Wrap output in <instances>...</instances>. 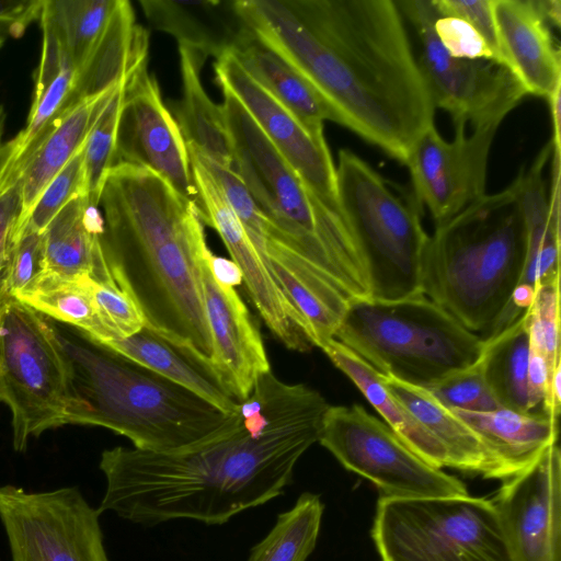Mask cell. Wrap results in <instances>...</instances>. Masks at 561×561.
Listing matches in <instances>:
<instances>
[{
    "label": "cell",
    "instance_id": "obj_1",
    "mask_svg": "<svg viewBox=\"0 0 561 561\" xmlns=\"http://www.w3.org/2000/svg\"><path fill=\"white\" fill-rule=\"evenodd\" d=\"M329 407L319 391L270 370L239 402L240 422L217 438L176 453L104 450L106 486L98 510L145 526L173 519L222 525L284 492L300 457L319 442Z\"/></svg>",
    "mask_w": 561,
    "mask_h": 561
},
{
    "label": "cell",
    "instance_id": "obj_2",
    "mask_svg": "<svg viewBox=\"0 0 561 561\" xmlns=\"http://www.w3.org/2000/svg\"><path fill=\"white\" fill-rule=\"evenodd\" d=\"M249 32L343 125L405 164L434 103L396 1L237 0Z\"/></svg>",
    "mask_w": 561,
    "mask_h": 561
},
{
    "label": "cell",
    "instance_id": "obj_3",
    "mask_svg": "<svg viewBox=\"0 0 561 561\" xmlns=\"http://www.w3.org/2000/svg\"><path fill=\"white\" fill-rule=\"evenodd\" d=\"M99 207L105 259L146 328L208 373L213 342L198 267L207 242L197 206L151 170L118 162Z\"/></svg>",
    "mask_w": 561,
    "mask_h": 561
},
{
    "label": "cell",
    "instance_id": "obj_4",
    "mask_svg": "<svg viewBox=\"0 0 561 561\" xmlns=\"http://www.w3.org/2000/svg\"><path fill=\"white\" fill-rule=\"evenodd\" d=\"M59 333L73 369L75 404L66 424L105 427L135 448L176 453L217 438L240 422L239 413H226L80 331Z\"/></svg>",
    "mask_w": 561,
    "mask_h": 561
},
{
    "label": "cell",
    "instance_id": "obj_5",
    "mask_svg": "<svg viewBox=\"0 0 561 561\" xmlns=\"http://www.w3.org/2000/svg\"><path fill=\"white\" fill-rule=\"evenodd\" d=\"M528 234L514 181L484 194L428 238L423 293L467 330L490 337L525 267Z\"/></svg>",
    "mask_w": 561,
    "mask_h": 561
},
{
    "label": "cell",
    "instance_id": "obj_6",
    "mask_svg": "<svg viewBox=\"0 0 561 561\" xmlns=\"http://www.w3.org/2000/svg\"><path fill=\"white\" fill-rule=\"evenodd\" d=\"M334 339L379 374L422 388L476 363L484 344L424 294L351 300Z\"/></svg>",
    "mask_w": 561,
    "mask_h": 561
},
{
    "label": "cell",
    "instance_id": "obj_7",
    "mask_svg": "<svg viewBox=\"0 0 561 561\" xmlns=\"http://www.w3.org/2000/svg\"><path fill=\"white\" fill-rule=\"evenodd\" d=\"M336 184L342 213L363 253L371 299L398 300L423 293L430 236L413 192L404 194L350 150L339 152Z\"/></svg>",
    "mask_w": 561,
    "mask_h": 561
},
{
    "label": "cell",
    "instance_id": "obj_8",
    "mask_svg": "<svg viewBox=\"0 0 561 561\" xmlns=\"http://www.w3.org/2000/svg\"><path fill=\"white\" fill-rule=\"evenodd\" d=\"M0 402L12 414L13 448L66 424L73 369L53 320L0 293Z\"/></svg>",
    "mask_w": 561,
    "mask_h": 561
},
{
    "label": "cell",
    "instance_id": "obj_9",
    "mask_svg": "<svg viewBox=\"0 0 561 561\" xmlns=\"http://www.w3.org/2000/svg\"><path fill=\"white\" fill-rule=\"evenodd\" d=\"M381 561H514L492 500L380 496L371 529Z\"/></svg>",
    "mask_w": 561,
    "mask_h": 561
},
{
    "label": "cell",
    "instance_id": "obj_10",
    "mask_svg": "<svg viewBox=\"0 0 561 561\" xmlns=\"http://www.w3.org/2000/svg\"><path fill=\"white\" fill-rule=\"evenodd\" d=\"M319 443L347 470L375 484L386 497L467 495L456 477L412 451L382 421L357 403L330 405Z\"/></svg>",
    "mask_w": 561,
    "mask_h": 561
},
{
    "label": "cell",
    "instance_id": "obj_11",
    "mask_svg": "<svg viewBox=\"0 0 561 561\" xmlns=\"http://www.w3.org/2000/svg\"><path fill=\"white\" fill-rule=\"evenodd\" d=\"M413 25L421 46L419 66L434 106L450 114L455 126L495 127L527 95L515 76L492 60L450 56L440 45L433 0L396 1Z\"/></svg>",
    "mask_w": 561,
    "mask_h": 561
},
{
    "label": "cell",
    "instance_id": "obj_12",
    "mask_svg": "<svg viewBox=\"0 0 561 561\" xmlns=\"http://www.w3.org/2000/svg\"><path fill=\"white\" fill-rule=\"evenodd\" d=\"M100 512L75 486H0V520L12 561H110Z\"/></svg>",
    "mask_w": 561,
    "mask_h": 561
},
{
    "label": "cell",
    "instance_id": "obj_13",
    "mask_svg": "<svg viewBox=\"0 0 561 561\" xmlns=\"http://www.w3.org/2000/svg\"><path fill=\"white\" fill-rule=\"evenodd\" d=\"M465 127L455 126L454 139L446 141L432 125L419 137L405 163L412 192L436 225L485 194L489 154L497 128H476L466 135Z\"/></svg>",
    "mask_w": 561,
    "mask_h": 561
},
{
    "label": "cell",
    "instance_id": "obj_14",
    "mask_svg": "<svg viewBox=\"0 0 561 561\" xmlns=\"http://www.w3.org/2000/svg\"><path fill=\"white\" fill-rule=\"evenodd\" d=\"M117 163L147 168L197 206L186 144L163 104L156 79L140 66L125 80L116 139Z\"/></svg>",
    "mask_w": 561,
    "mask_h": 561
},
{
    "label": "cell",
    "instance_id": "obj_15",
    "mask_svg": "<svg viewBox=\"0 0 561 561\" xmlns=\"http://www.w3.org/2000/svg\"><path fill=\"white\" fill-rule=\"evenodd\" d=\"M216 80L242 103L263 133L325 207L342 215L336 169L323 134L311 133L241 66L231 50L215 65Z\"/></svg>",
    "mask_w": 561,
    "mask_h": 561
},
{
    "label": "cell",
    "instance_id": "obj_16",
    "mask_svg": "<svg viewBox=\"0 0 561 561\" xmlns=\"http://www.w3.org/2000/svg\"><path fill=\"white\" fill-rule=\"evenodd\" d=\"M190 161L201 218L221 238L262 319L287 348L310 351L314 346L301 317L276 285L216 181L193 156Z\"/></svg>",
    "mask_w": 561,
    "mask_h": 561
},
{
    "label": "cell",
    "instance_id": "obj_17",
    "mask_svg": "<svg viewBox=\"0 0 561 561\" xmlns=\"http://www.w3.org/2000/svg\"><path fill=\"white\" fill-rule=\"evenodd\" d=\"M514 561H561V455L557 444L503 481L492 500Z\"/></svg>",
    "mask_w": 561,
    "mask_h": 561
},
{
    "label": "cell",
    "instance_id": "obj_18",
    "mask_svg": "<svg viewBox=\"0 0 561 561\" xmlns=\"http://www.w3.org/2000/svg\"><path fill=\"white\" fill-rule=\"evenodd\" d=\"M213 256L206 243L198 253V267L213 342L208 374L234 401L241 402L271 367L255 322L234 287L217 278Z\"/></svg>",
    "mask_w": 561,
    "mask_h": 561
},
{
    "label": "cell",
    "instance_id": "obj_19",
    "mask_svg": "<svg viewBox=\"0 0 561 561\" xmlns=\"http://www.w3.org/2000/svg\"><path fill=\"white\" fill-rule=\"evenodd\" d=\"M499 51L527 94L547 99L561 85L560 51L539 0H492Z\"/></svg>",
    "mask_w": 561,
    "mask_h": 561
},
{
    "label": "cell",
    "instance_id": "obj_20",
    "mask_svg": "<svg viewBox=\"0 0 561 561\" xmlns=\"http://www.w3.org/2000/svg\"><path fill=\"white\" fill-rule=\"evenodd\" d=\"M260 255L301 317L313 346L334 339L350 301L267 231Z\"/></svg>",
    "mask_w": 561,
    "mask_h": 561
},
{
    "label": "cell",
    "instance_id": "obj_21",
    "mask_svg": "<svg viewBox=\"0 0 561 561\" xmlns=\"http://www.w3.org/2000/svg\"><path fill=\"white\" fill-rule=\"evenodd\" d=\"M117 84L58 115L19 162L9 181V187L16 181L22 185L23 208L15 234L45 187L84 146L100 110Z\"/></svg>",
    "mask_w": 561,
    "mask_h": 561
},
{
    "label": "cell",
    "instance_id": "obj_22",
    "mask_svg": "<svg viewBox=\"0 0 561 561\" xmlns=\"http://www.w3.org/2000/svg\"><path fill=\"white\" fill-rule=\"evenodd\" d=\"M139 4L153 28L206 57L219 58L249 35L236 1L141 0Z\"/></svg>",
    "mask_w": 561,
    "mask_h": 561
},
{
    "label": "cell",
    "instance_id": "obj_23",
    "mask_svg": "<svg viewBox=\"0 0 561 561\" xmlns=\"http://www.w3.org/2000/svg\"><path fill=\"white\" fill-rule=\"evenodd\" d=\"M103 219L87 194L70 201L48 224L43 234L44 272L66 278L112 275L101 237Z\"/></svg>",
    "mask_w": 561,
    "mask_h": 561
},
{
    "label": "cell",
    "instance_id": "obj_24",
    "mask_svg": "<svg viewBox=\"0 0 561 561\" xmlns=\"http://www.w3.org/2000/svg\"><path fill=\"white\" fill-rule=\"evenodd\" d=\"M148 44V32L136 23L130 2L117 0L102 37L75 73L73 85L61 113L105 92L147 64Z\"/></svg>",
    "mask_w": 561,
    "mask_h": 561
},
{
    "label": "cell",
    "instance_id": "obj_25",
    "mask_svg": "<svg viewBox=\"0 0 561 561\" xmlns=\"http://www.w3.org/2000/svg\"><path fill=\"white\" fill-rule=\"evenodd\" d=\"M385 387L445 448L449 468L505 480L504 472L480 437L425 388L379 374Z\"/></svg>",
    "mask_w": 561,
    "mask_h": 561
},
{
    "label": "cell",
    "instance_id": "obj_26",
    "mask_svg": "<svg viewBox=\"0 0 561 561\" xmlns=\"http://www.w3.org/2000/svg\"><path fill=\"white\" fill-rule=\"evenodd\" d=\"M449 410L480 437L500 463L505 480L527 469L557 443L558 421L542 411L520 413L504 408L490 412Z\"/></svg>",
    "mask_w": 561,
    "mask_h": 561
},
{
    "label": "cell",
    "instance_id": "obj_27",
    "mask_svg": "<svg viewBox=\"0 0 561 561\" xmlns=\"http://www.w3.org/2000/svg\"><path fill=\"white\" fill-rule=\"evenodd\" d=\"M320 348L412 451L435 468H449L444 446L385 387L377 370L336 339L327 341Z\"/></svg>",
    "mask_w": 561,
    "mask_h": 561
},
{
    "label": "cell",
    "instance_id": "obj_28",
    "mask_svg": "<svg viewBox=\"0 0 561 561\" xmlns=\"http://www.w3.org/2000/svg\"><path fill=\"white\" fill-rule=\"evenodd\" d=\"M179 51L183 88L174 118L184 141L213 161L232 169L233 153L224 108L209 99L201 82L206 56L183 45H179Z\"/></svg>",
    "mask_w": 561,
    "mask_h": 561
},
{
    "label": "cell",
    "instance_id": "obj_29",
    "mask_svg": "<svg viewBox=\"0 0 561 561\" xmlns=\"http://www.w3.org/2000/svg\"><path fill=\"white\" fill-rule=\"evenodd\" d=\"M231 51L244 70L311 133L323 134L324 121L340 124L337 115L323 98L250 32Z\"/></svg>",
    "mask_w": 561,
    "mask_h": 561
},
{
    "label": "cell",
    "instance_id": "obj_30",
    "mask_svg": "<svg viewBox=\"0 0 561 561\" xmlns=\"http://www.w3.org/2000/svg\"><path fill=\"white\" fill-rule=\"evenodd\" d=\"M103 345L191 390L226 413H239V403L203 367L146 327L128 337Z\"/></svg>",
    "mask_w": 561,
    "mask_h": 561
},
{
    "label": "cell",
    "instance_id": "obj_31",
    "mask_svg": "<svg viewBox=\"0 0 561 561\" xmlns=\"http://www.w3.org/2000/svg\"><path fill=\"white\" fill-rule=\"evenodd\" d=\"M117 0H44L39 23L75 73L102 37Z\"/></svg>",
    "mask_w": 561,
    "mask_h": 561
},
{
    "label": "cell",
    "instance_id": "obj_32",
    "mask_svg": "<svg viewBox=\"0 0 561 561\" xmlns=\"http://www.w3.org/2000/svg\"><path fill=\"white\" fill-rule=\"evenodd\" d=\"M15 298L51 320L73 327L98 343L110 341L89 276L66 278L44 272Z\"/></svg>",
    "mask_w": 561,
    "mask_h": 561
},
{
    "label": "cell",
    "instance_id": "obj_33",
    "mask_svg": "<svg viewBox=\"0 0 561 561\" xmlns=\"http://www.w3.org/2000/svg\"><path fill=\"white\" fill-rule=\"evenodd\" d=\"M481 360L489 388L500 405L529 413V333L525 312L495 335L483 340Z\"/></svg>",
    "mask_w": 561,
    "mask_h": 561
},
{
    "label": "cell",
    "instance_id": "obj_34",
    "mask_svg": "<svg viewBox=\"0 0 561 561\" xmlns=\"http://www.w3.org/2000/svg\"><path fill=\"white\" fill-rule=\"evenodd\" d=\"M323 515L320 496L302 493L277 516L270 533L255 545L248 561H306L312 553Z\"/></svg>",
    "mask_w": 561,
    "mask_h": 561
},
{
    "label": "cell",
    "instance_id": "obj_35",
    "mask_svg": "<svg viewBox=\"0 0 561 561\" xmlns=\"http://www.w3.org/2000/svg\"><path fill=\"white\" fill-rule=\"evenodd\" d=\"M126 78L115 87L106 99L84 146L85 191L90 204L95 207H99L106 174L117 163V127Z\"/></svg>",
    "mask_w": 561,
    "mask_h": 561
},
{
    "label": "cell",
    "instance_id": "obj_36",
    "mask_svg": "<svg viewBox=\"0 0 561 561\" xmlns=\"http://www.w3.org/2000/svg\"><path fill=\"white\" fill-rule=\"evenodd\" d=\"M425 389L447 409L490 412L502 408L486 383L481 357Z\"/></svg>",
    "mask_w": 561,
    "mask_h": 561
},
{
    "label": "cell",
    "instance_id": "obj_37",
    "mask_svg": "<svg viewBox=\"0 0 561 561\" xmlns=\"http://www.w3.org/2000/svg\"><path fill=\"white\" fill-rule=\"evenodd\" d=\"M529 347L545 354L551 371L561 364L560 275L541 285L525 311Z\"/></svg>",
    "mask_w": 561,
    "mask_h": 561
},
{
    "label": "cell",
    "instance_id": "obj_38",
    "mask_svg": "<svg viewBox=\"0 0 561 561\" xmlns=\"http://www.w3.org/2000/svg\"><path fill=\"white\" fill-rule=\"evenodd\" d=\"M84 146L71 158V160L64 167V169L45 187L35 205L33 206L22 228L27 226L33 230L42 233L48 224L53 220V218L70 201L81 194H87Z\"/></svg>",
    "mask_w": 561,
    "mask_h": 561
},
{
    "label": "cell",
    "instance_id": "obj_39",
    "mask_svg": "<svg viewBox=\"0 0 561 561\" xmlns=\"http://www.w3.org/2000/svg\"><path fill=\"white\" fill-rule=\"evenodd\" d=\"M186 147L188 154L198 160L214 178L260 254L263 249L266 217L254 203L242 180L233 169L213 161L190 146Z\"/></svg>",
    "mask_w": 561,
    "mask_h": 561
},
{
    "label": "cell",
    "instance_id": "obj_40",
    "mask_svg": "<svg viewBox=\"0 0 561 561\" xmlns=\"http://www.w3.org/2000/svg\"><path fill=\"white\" fill-rule=\"evenodd\" d=\"M89 280L110 337L108 342L128 337L146 327L139 307L118 284L113 273L104 279H94L89 276Z\"/></svg>",
    "mask_w": 561,
    "mask_h": 561
},
{
    "label": "cell",
    "instance_id": "obj_41",
    "mask_svg": "<svg viewBox=\"0 0 561 561\" xmlns=\"http://www.w3.org/2000/svg\"><path fill=\"white\" fill-rule=\"evenodd\" d=\"M44 273L43 234L25 226L14 237L0 293L16 296Z\"/></svg>",
    "mask_w": 561,
    "mask_h": 561
},
{
    "label": "cell",
    "instance_id": "obj_42",
    "mask_svg": "<svg viewBox=\"0 0 561 561\" xmlns=\"http://www.w3.org/2000/svg\"><path fill=\"white\" fill-rule=\"evenodd\" d=\"M434 32L440 45L453 57L497 62L493 51L481 35L467 22L458 18L444 16L437 11Z\"/></svg>",
    "mask_w": 561,
    "mask_h": 561
},
{
    "label": "cell",
    "instance_id": "obj_43",
    "mask_svg": "<svg viewBox=\"0 0 561 561\" xmlns=\"http://www.w3.org/2000/svg\"><path fill=\"white\" fill-rule=\"evenodd\" d=\"M438 13L467 22L485 41L501 65L492 12V0H433Z\"/></svg>",
    "mask_w": 561,
    "mask_h": 561
},
{
    "label": "cell",
    "instance_id": "obj_44",
    "mask_svg": "<svg viewBox=\"0 0 561 561\" xmlns=\"http://www.w3.org/2000/svg\"><path fill=\"white\" fill-rule=\"evenodd\" d=\"M22 185L19 181L0 193V285L9 252L22 216Z\"/></svg>",
    "mask_w": 561,
    "mask_h": 561
},
{
    "label": "cell",
    "instance_id": "obj_45",
    "mask_svg": "<svg viewBox=\"0 0 561 561\" xmlns=\"http://www.w3.org/2000/svg\"><path fill=\"white\" fill-rule=\"evenodd\" d=\"M44 0H0V48L39 19Z\"/></svg>",
    "mask_w": 561,
    "mask_h": 561
},
{
    "label": "cell",
    "instance_id": "obj_46",
    "mask_svg": "<svg viewBox=\"0 0 561 561\" xmlns=\"http://www.w3.org/2000/svg\"><path fill=\"white\" fill-rule=\"evenodd\" d=\"M213 268L217 278L227 285L234 286L242 282L241 273L232 261L214 255Z\"/></svg>",
    "mask_w": 561,
    "mask_h": 561
},
{
    "label": "cell",
    "instance_id": "obj_47",
    "mask_svg": "<svg viewBox=\"0 0 561 561\" xmlns=\"http://www.w3.org/2000/svg\"><path fill=\"white\" fill-rule=\"evenodd\" d=\"M560 91L559 85L548 98L551 122H552V148L556 151H561V135H560Z\"/></svg>",
    "mask_w": 561,
    "mask_h": 561
},
{
    "label": "cell",
    "instance_id": "obj_48",
    "mask_svg": "<svg viewBox=\"0 0 561 561\" xmlns=\"http://www.w3.org/2000/svg\"><path fill=\"white\" fill-rule=\"evenodd\" d=\"M4 123H5V112H4L3 106L0 104V158H1V152H2L3 145H4L2 142Z\"/></svg>",
    "mask_w": 561,
    "mask_h": 561
}]
</instances>
